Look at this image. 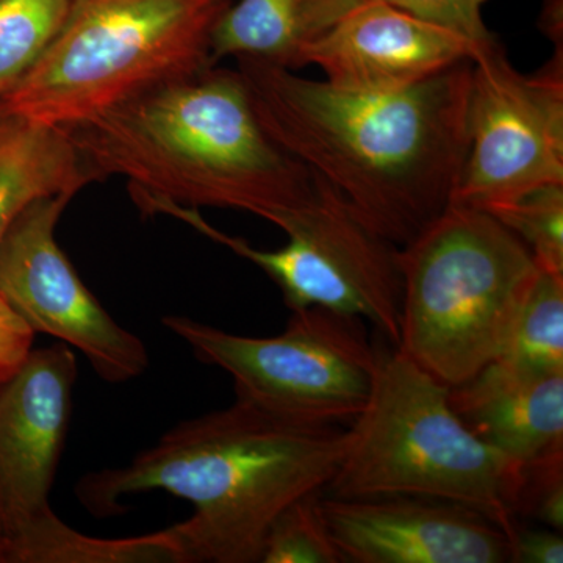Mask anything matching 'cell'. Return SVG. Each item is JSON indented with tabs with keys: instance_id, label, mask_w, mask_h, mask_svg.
<instances>
[{
	"instance_id": "6da1fadb",
	"label": "cell",
	"mask_w": 563,
	"mask_h": 563,
	"mask_svg": "<svg viewBox=\"0 0 563 563\" xmlns=\"http://www.w3.org/2000/svg\"><path fill=\"white\" fill-rule=\"evenodd\" d=\"M235 62L263 131L388 243L406 246L453 203L470 150L472 60L384 95Z\"/></svg>"
},
{
	"instance_id": "7a4b0ae2",
	"label": "cell",
	"mask_w": 563,
	"mask_h": 563,
	"mask_svg": "<svg viewBox=\"0 0 563 563\" xmlns=\"http://www.w3.org/2000/svg\"><path fill=\"white\" fill-rule=\"evenodd\" d=\"M347 444V426L290 420L236 398L181 421L128 465L85 474L76 495L88 512L110 517L122 496L172 493L195 507L176 525L188 563H261L276 518L324 493Z\"/></svg>"
},
{
	"instance_id": "3957f363",
	"label": "cell",
	"mask_w": 563,
	"mask_h": 563,
	"mask_svg": "<svg viewBox=\"0 0 563 563\" xmlns=\"http://www.w3.org/2000/svg\"><path fill=\"white\" fill-rule=\"evenodd\" d=\"M68 132L92 179L128 181L140 211L242 210L279 228L317 195L309 169L263 131L236 69L210 66Z\"/></svg>"
},
{
	"instance_id": "277c9868",
	"label": "cell",
	"mask_w": 563,
	"mask_h": 563,
	"mask_svg": "<svg viewBox=\"0 0 563 563\" xmlns=\"http://www.w3.org/2000/svg\"><path fill=\"white\" fill-rule=\"evenodd\" d=\"M448 390L398 347L379 350L372 395L347 426L350 444L322 495L457 503L512 539L523 465L477 439Z\"/></svg>"
},
{
	"instance_id": "5b68a950",
	"label": "cell",
	"mask_w": 563,
	"mask_h": 563,
	"mask_svg": "<svg viewBox=\"0 0 563 563\" xmlns=\"http://www.w3.org/2000/svg\"><path fill=\"white\" fill-rule=\"evenodd\" d=\"M232 0H73L46 54L0 101L7 117L73 131L214 66L211 36Z\"/></svg>"
},
{
	"instance_id": "8992f818",
	"label": "cell",
	"mask_w": 563,
	"mask_h": 563,
	"mask_svg": "<svg viewBox=\"0 0 563 563\" xmlns=\"http://www.w3.org/2000/svg\"><path fill=\"white\" fill-rule=\"evenodd\" d=\"M398 265L395 347L446 387L503 357L540 269L493 214L457 203L399 247Z\"/></svg>"
},
{
	"instance_id": "52a82bcc",
	"label": "cell",
	"mask_w": 563,
	"mask_h": 563,
	"mask_svg": "<svg viewBox=\"0 0 563 563\" xmlns=\"http://www.w3.org/2000/svg\"><path fill=\"white\" fill-rule=\"evenodd\" d=\"M199 361L224 369L236 398L313 424L351 426L372 395L379 350L362 320L310 309L291 312L280 335H236L188 317L162 318Z\"/></svg>"
},
{
	"instance_id": "ba28073f",
	"label": "cell",
	"mask_w": 563,
	"mask_h": 563,
	"mask_svg": "<svg viewBox=\"0 0 563 563\" xmlns=\"http://www.w3.org/2000/svg\"><path fill=\"white\" fill-rule=\"evenodd\" d=\"M314 180L313 201L280 222L288 243L276 251L255 250L190 207L157 202L144 214L176 218L254 263L280 288L291 312L318 307L366 320L396 346L402 298L399 247L369 229L332 187Z\"/></svg>"
},
{
	"instance_id": "9c48e42d",
	"label": "cell",
	"mask_w": 563,
	"mask_h": 563,
	"mask_svg": "<svg viewBox=\"0 0 563 563\" xmlns=\"http://www.w3.org/2000/svg\"><path fill=\"white\" fill-rule=\"evenodd\" d=\"M470 150L453 203L488 210L563 184V79L558 63L525 76L498 41L472 58Z\"/></svg>"
},
{
	"instance_id": "30bf717a",
	"label": "cell",
	"mask_w": 563,
	"mask_h": 563,
	"mask_svg": "<svg viewBox=\"0 0 563 563\" xmlns=\"http://www.w3.org/2000/svg\"><path fill=\"white\" fill-rule=\"evenodd\" d=\"M74 198L47 196L18 214L0 242V292L33 331L79 350L106 383H129L150 366L146 346L103 309L55 236Z\"/></svg>"
},
{
	"instance_id": "8fae6325",
	"label": "cell",
	"mask_w": 563,
	"mask_h": 563,
	"mask_svg": "<svg viewBox=\"0 0 563 563\" xmlns=\"http://www.w3.org/2000/svg\"><path fill=\"white\" fill-rule=\"evenodd\" d=\"M77 362L68 344L32 351L0 385V550L54 514L49 495L68 437Z\"/></svg>"
},
{
	"instance_id": "7c38bea8",
	"label": "cell",
	"mask_w": 563,
	"mask_h": 563,
	"mask_svg": "<svg viewBox=\"0 0 563 563\" xmlns=\"http://www.w3.org/2000/svg\"><path fill=\"white\" fill-rule=\"evenodd\" d=\"M343 563H506L509 536L462 504L420 496H321Z\"/></svg>"
},
{
	"instance_id": "4fadbf2b",
	"label": "cell",
	"mask_w": 563,
	"mask_h": 563,
	"mask_svg": "<svg viewBox=\"0 0 563 563\" xmlns=\"http://www.w3.org/2000/svg\"><path fill=\"white\" fill-rule=\"evenodd\" d=\"M481 46L387 0H362L307 49L303 66L340 90L384 95L472 60Z\"/></svg>"
},
{
	"instance_id": "5bb4252c",
	"label": "cell",
	"mask_w": 563,
	"mask_h": 563,
	"mask_svg": "<svg viewBox=\"0 0 563 563\" xmlns=\"http://www.w3.org/2000/svg\"><path fill=\"white\" fill-rule=\"evenodd\" d=\"M463 424L520 465L563 451V373L496 358L448 390Z\"/></svg>"
},
{
	"instance_id": "9a60e30c",
	"label": "cell",
	"mask_w": 563,
	"mask_h": 563,
	"mask_svg": "<svg viewBox=\"0 0 563 563\" xmlns=\"http://www.w3.org/2000/svg\"><path fill=\"white\" fill-rule=\"evenodd\" d=\"M362 0H239L221 14L211 58H252L280 68H303V55Z\"/></svg>"
},
{
	"instance_id": "2e32d148",
	"label": "cell",
	"mask_w": 563,
	"mask_h": 563,
	"mask_svg": "<svg viewBox=\"0 0 563 563\" xmlns=\"http://www.w3.org/2000/svg\"><path fill=\"white\" fill-rule=\"evenodd\" d=\"M92 181L68 131L0 113V242L32 202Z\"/></svg>"
},
{
	"instance_id": "e0dca14e",
	"label": "cell",
	"mask_w": 563,
	"mask_h": 563,
	"mask_svg": "<svg viewBox=\"0 0 563 563\" xmlns=\"http://www.w3.org/2000/svg\"><path fill=\"white\" fill-rule=\"evenodd\" d=\"M3 563H188L176 526L146 536L99 539L70 528L52 514L20 542Z\"/></svg>"
},
{
	"instance_id": "ac0fdd59",
	"label": "cell",
	"mask_w": 563,
	"mask_h": 563,
	"mask_svg": "<svg viewBox=\"0 0 563 563\" xmlns=\"http://www.w3.org/2000/svg\"><path fill=\"white\" fill-rule=\"evenodd\" d=\"M73 0H0V101L46 54Z\"/></svg>"
},
{
	"instance_id": "d6986e66",
	"label": "cell",
	"mask_w": 563,
	"mask_h": 563,
	"mask_svg": "<svg viewBox=\"0 0 563 563\" xmlns=\"http://www.w3.org/2000/svg\"><path fill=\"white\" fill-rule=\"evenodd\" d=\"M503 358L533 372L563 373V274L539 269Z\"/></svg>"
},
{
	"instance_id": "ffe728a7",
	"label": "cell",
	"mask_w": 563,
	"mask_h": 563,
	"mask_svg": "<svg viewBox=\"0 0 563 563\" xmlns=\"http://www.w3.org/2000/svg\"><path fill=\"white\" fill-rule=\"evenodd\" d=\"M485 211L529 247L540 269L563 274V184L533 188Z\"/></svg>"
},
{
	"instance_id": "44dd1931",
	"label": "cell",
	"mask_w": 563,
	"mask_h": 563,
	"mask_svg": "<svg viewBox=\"0 0 563 563\" xmlns=\"http://www.w3.org/2000/svg\"><path fill=\"white\" fill-rule=\"evenodd\" d=\"M322 493L306 496L276 518L262 550V563H343L321 509Z\"/></svg>"
},
{
	"instance_id": "7402d4cb",
	"label": "cell",
	"mask_w": 563,
	"mask_h": 563,
	"mask_svg": "<svg viewBox=\"0 0 563 563\" xmlns=\"http://www.w3.org/2000/svg\"><path fill=\"white\" fill-rule=\"evenodd\" d=\"M517 514H528L563 531V451L523 466Z\"/></svg>"
},
{
	"instance_id": "603a6c76",
	"label": "cell",
	"mask_w": 563,
	"mask_h": 563,
	"mask_svg": "<svg viewBox=\"0 0 563 563\" xmlns=\"http://www.w3.org/2000/svg\"><path fill=\"white\" fill-rule=\"evenodd\" d=\"M415 16L450 29L472 43L495 40L485 25L483 10L487 0H387Z\"/></svg>"
},
{
	"instance_id": "cb8c5ba5",
	"label": "cell",
	"mask_w": 563,
	"mask_h": 563,
	"mask_svg": "<svg viewBox=\"0 0 563 563\" xmlns=\"http://www.w3.org/2000/svg\"><path fill=\"white\" fill-rule=\"evenodd\" d=\"M35 331L0 292V385L20 373L33 351Z\"/></svg>"
},
{
	"instance_id": "d4e9b609",
	"label": "cell",
	"mask_w": 563,
	"mask_h": 563,
	"mask_svg": "<svg viewBox=\"0 0 563 563\" xmlns=\"http://www.w3.org/2000/svg\"><path fill=\"white\" fill-rule=\"evenodd\" d=\"M512 562L562 563V532L555 529L515 528L512 539Z\"/></svg>"
},
{
	"instance_id": "484cf974",
	"label": "cell",
	"mask_w": 563,
	"mask_h": 563,
	"mask_svg": "<svg viewBox=\"0 0 563 563\" xmlns=\"http://www.w3.org/2000/svg\"><path fill=\"white\" fill-rule=\"evenodd\" d=\"M0 563H3V561H2V550H0Z\"/></svg>"
}]
</instances>
